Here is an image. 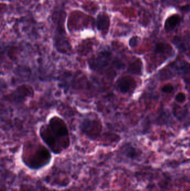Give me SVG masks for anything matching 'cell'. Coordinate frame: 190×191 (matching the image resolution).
Here are the masks:
<instances>
[{
	"mask_svg": "<svg viewBox=\"0 0 190 191\" xmlns=\"http://www.w3.org/2000/svg\"><path fill=\"white\" fill-rule=\"evenodd\" d=\"M39 134L50 151L56 155L60 154L70 145L68 127L60 117H52L47 124L42 125Z\"/></svg>",
	"mask_w": 190,
	"mask_h": 191,
	"instance_id": "obj_1",
	"label": "cell"
},
{
	"mask_svg": "<svg viewBox=\"0 0 190 191\" xmlns=\"http://www.w3.org/2000/svg\"><path fill=\"white\" fill-rule=\"evenodd\" d=\"M51 158L50 150L41 143L28 142L24 145L22 161L30 169H42L49 164Z\"/></svg>",
	"mask_w": 190,
	"mask_h": 191,
	"instance_id": "obj_2",
	"label": "cell"
},
{
	"mask_svg": "<svg viewBox=\"0 0 190 191\" xmlns=\"http://www.w3.org/2000/svg\"><path fill=\"white\" fill-rule=\"evenodd\" d=\"M81 132L91 140H96L101 136L103 125L98 119L86 117L80 122Z\"/></svg>",
	"mask_w": 190,
	"mask_h": 191,
	"instance_id": "obj_3",
	"label": "cell"
},
{
	"mask_svg": "<svg viewBox=\"0 0 190 191\" xmlns=\"http://www.w3.org/2000/svg\"><path fill=\"white\" fill-rule=\"evenodd\" d=\"M34 92L33 87L28 84H23L17 89L7 96V99L13 102L23 103L28 98L33 97Z\"/></svg>",
	"mask_w": 190,
	"mask_h": 191,
	"instance_id": "obj_4",
	"label": "cell"
},
{
	"mask_svg": "<svg viewBox=\"0 0 190 191\" xmlns=\"http://www.w3.org/2000/svg\"><path fill=\"white\" fill-rule=\"evenodd\" d=\"M135 80L130 76L120 77L116 82L117 89L123 93H127L135 89Z\"/></svg>",
	"mask_w": 190,
	"mask_h": 191,
	"instance_id": "obj_5",
	"label": "cell"
},
{
	"mask_svg": "<svg viewBox=\"0 0 190 191\" xmlns=\"http://www.w3.org/2000/svg\"><path fill=\"white\" fill-rule=\"evenodd\" d=\"M95 26L98 31L102 33L103 35H107L109 30L110 25V17L105 12H100L97 15Z\"/></svg>",
	"mask_w": 190,
	"mask_h": 191,
	"instance_id": "obj_6",
	"label": "cell"
},
{
	"mask_svg": "<svg viewBox=\"0 0 190 191\" xmlns=\"http://www.w3.org/2000/svg\"><path fill=\"white\" fill-rule=\"evenodd\" d=\"M181 21L182 17L180 15L172 14L166 19L164 23V29L167 33L172 31L181 24Z\"/></svg>",
	"mask_w": 190,
	"mask_h": 191,
	"instance_id": "obj_7",
	"label": "cell"
},
{
	"mask_svg": "<svg viewBox=\"0 0 190 191\" xmlns=\"http://www.w3.org/2000/svg\"><path fill=\"white\" fill-rule=\"evenodd\" d=\"M109 57V56H108L107 53H102L101 55L91 60V61L90 62L91 66L94 69L104 67L107 64V60Z\"/></svg>",
	"mask_w": 190,
	"mask_h": 191,
	"instance_id": "obj_8",
	"label": "cell"
},
{
	"mask_svg": "<svg viewBox=\"0 0 190 191\" xmlns=\"http://www.w3.org/2000/svg\"><path fill=\"white\" fill-rule=\"evenodd\" d=\"M154 51L157 54H171L173 52V48L171 45L166 43H157Z\"/></svg>",
	"mask_w": 190,
	"mask_h": 191,
	"instance_id": "obj_9",
	"label": "cell"
},
{
	"mask_svg": "<svg viewBox=\"0 0 190 191\" xmlns=\"http://www.w3.org/2000/svg\"><path fill=\"white\" fill-rule=\"evenodd\" d=\"M142 62L138 59L130 64L128 71L134 75H141L142 72Z\"/></svg>",
	"mask_w": 190,
	"mask_h": 191,
	"instance_id": "obj_10",
	"label": "cell"
},
{
	"mask_svg": "<svg viewBox=\"0 0 190 191\" xmlns=\"http://www.w3.org/2000/svg\"><path fill=\"white\" fill-rule=\"evenodd\" d=\"M141 42V38L138 36H133L130 38L129 40V45L130 47L135 48L137 47L140 44Z\"/></svg>",
	"mask_w": 190,
	"mask_h": 191,
	"instance_id": "obj_11",
	"label": "cell"
},
{
	"mask_svg": "<svg viewBox=\"0 0 190 191\" xmlns=\"http://www.w3.org/2000/svg\"><path fill=\"white\" fill-rule=\"evenodd\" d=\"M174 89V86H172L171 84H166L165 86L163 87L162 91L165 93H171L173 91Z\"/></svg>",
	"mask_w": 190,
	"mask_h": 191,
	"instance_id": "obj_12",
	"label": "cell"
},
{
	"mask_svg": "<svg viewBox=\"0 0 190 191\" xmlns=\"http://www.w3.org/2000/svg\"><path fill=\"white\" fill-rule=\"evenodd\" d=\"M176 100L178 102H184L186 100L185 94L182 92H179V93H177L176 96Z\"/></svg>",
	"mask_w": 190,
	"mask_h": 191,
	"instance_id": "obj_13",
	"label": "cell"
},
{
	"mask_svg": "<svg viewBox=\"0 0 190 191\" xmlns=\"http://www.w3.org/2000/svg\"><path fill=\"white\" fill-rule=\"evenodd\" d=\"M130 149V150L128 152L127 155H128V157H130L131 158L135 157V155H136L135 154H137V152H135V149H133L132 148H131Z\"/></svg>",
	"mask_w": 190,
	"mask_h": 191,
	"instance_id": "obj_14",
	"label": "cell"
}]
</instances>
